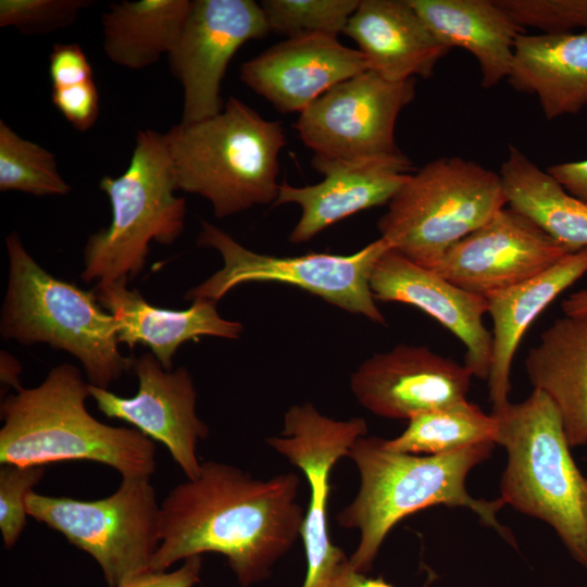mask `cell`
Returning a JSON list of instances; mask_svg holds the SVG:
<instances>
[{
  "label": "cell",
  "instance_id": "1",
  "mask_svg": "<svg viewBox=\"0 0 587 587\" xmlns=\"http://www.w3.org/2000/svg\"><path fill=\"white\" fill-rule=\"evenodd\" d=\"M299 476L258 479L215 461L173 487L160 504V545L151 571L204 552L221 553L242 587L268 578L274 564L301 536L304 511Z\"/></svg>",
  "mask_w": 587,
  "mask_h": 587
},
{
  "label": "cell",
  "instance_id": "2",
  "mask_svg": "<svg viewBox=\"0 0 587 587\" xmlns=\"http://www.w3.org/2000/svg\"><path fill=\"white\" fill-rule=\"evenodd\" d=\"M495 445L485 442L448 453L417 455L390 450L379 437H360L347 455L359 471L360 488L337 515L341 527L360 533L359 544L349 558L351 567L367 574L397 523L438 504L470 509L485 525L516 546L512 533L497 519L503 500L473 498L465 487L469 472L489 458Z\"/></svg>",
  "mask_w": 587,
  "mask_h": 587
},
{
  "label": "cell",
  "instance_id": "3",
  "mask_svg": "<svg viewBox=\"0 0 587 587\" xmlns=\"http://www.w3.org/2000/svg\"><path fill=\"white\" fill-rule=\"evenodd\" d=\"M89 383L72 364L53 367L33 388H20L0 407V464L21 466L91 461L123 478L151 477L157 447L136 428L111 426L86 408Z\"/></svg>",
  "mask_w": 587,
  "mask_h": 587
},
{
  "label": "cell",
  "instance_id": "4",
  "mask_svg": "<svg viewBox=\"0 0 587 587\" xmlns=\"http://www.w3.org/2000/svg\"><path fill=\"white\" fill-rule=\"evenodd\" d=\"M165 135L177 189L205 198L216 217L274 204L286 145L279 122L229 97L218 114L180 122Z\"/></svg>",
  "mask_w": 587,
  "mask_h": 587
},
{
  "label": "cell",
  "instance_id": "5",
  "mask_svg": "<svg viewBox=\"0 0 587 587\" xmlns=\"http://www.w3.org/2000/svg\"><path fill=\"white\" fill-rule=\"evenodd\" d=\"M492 414L499 424L497 444L508 453L500 498L549 524L587 570V480L571 455L558 409L534 389L524 401Z\"/></svg>",
  "mask_w": 587,
  "mask_h": 587
},
{
  "label": "cell",
  "instance_id": "6",
  "mask_svg": "<svg viewBox=\"0 0 587 587\" xmlns=\"http://www.w3.org/2000/svg\"><path fill=\"white\" fill-rule=\"evenodd\" d=\"M9 280L0 316L5 340L47 344L74 355L88 383L108 389L133 370L135 359L121 353L117 321L93 291L46 272L27 252L17 232L5 238Z\"/></svg>",
  "mask_w": 587,
  "mask_h": 587
},
{
  "label": "cell",
  "instance_id": "7",
  "mask_svg": "<svg viewBox=\"0 0 587 587\" xmlns=\"http://www.w3.org/2000/svg\"><path fill=\"white\" fill-rule=\"evenodd\" d=\"M99 187L110 201L112 218L89 236L80 278L133 279L145 268L152 241L171 245L184 230L186 201L175 195L166 135L139 130L124 173L103 176Z\"/></svg>",
  "mask_w": 587,
  "mask_h": 587
},
{
  "label": "cell",
  "instance_id": "8",
  "mask_svg": "<svg viewBox=\"0 0 587 587\" xmlns=\"http://www.w3.org/2000/svg\"><path fill=\"white\" fill-rule=\"evenodd\" d=\"M505 205L499 173L463 158H439L410 175L377 226L391 249L433 268Z\"/></svg>",
  "mask_w": 587,
  "mask_h": 587
},
{
  "label": "cell",
  "instance_id": "9",
  "mask_svg": "<svg viewBox=\"0 0 587 587\" xmlns=\"http://www.w3.org/2000/svg\"><path fill=\"white\" fill-rule=\"evenodd\" d=\"M29 516L92 557L109 587L151 571L160 545V504L150 477L123 478L112 495L78 500L30 491Z\"/></svg>",
  "mask_w": 587,
  "mask_h": 587
},
{
  "label": "cell",
  "instance_id": "10",
  "mask_svg": "<svg viewBox=\"0 0 587 587\" xmlns=\"http://www.w3.org/2000/svg\"><path fill=\"white\" fill-rule=\"evenodd\" d=\"M198 245L215 249L223 266L204 282L188 290L185 298L217 302L236 286L274 282L296 286L345 311L385 324L370 288V276L376 261L390 245L378 238L349 255L308 253L276 257L247 249L230 235L201 222Z\"/></svg>",
  "mask_w": 587,
  "mask_h": 587
},
{
  "label": "cell",
  "instance_id": "11",
  "mask_svg": "<svg viewBox=\"0 0 587 587\" xmlns=\"http://www.w3.org/2000/svg\"><path fill=\"white\" fill-rule=\"evenodd\" d=\"M367 433L362 417L333 420L311 402L291 405L284 416L279 436L266 442L305 475L310 500L301 528L307 559L302 587H325L338 566L348 558L330 541L328 500L330 473L339 459Z\"/></svg>",
  "mask_w": 587,
  "mask_h": 587
},
{
  "label": "cell",
  "instance_id": "12",
  "mask_svg": "<svg viewBox=\"0 0 587 587\" xmlns=\"http://www.w3.org/2000/svg\"><path fill=\"white\" fill-rule=\"evenodd\" d=\"M414 97V78L389 82L366 71L319 97L300 113L295 127L314 155L355 159L395 153L398 115Z\"/></svg>",
  "mask_w": 587,
  "mask_h": 587
},
{
  "label": "cell",
  "instance_id": "13",
  "mask_svg": "<svg viewBox=\"0 0 587 587\" xmlns=\"http://www.w3.org/2000/svg\"><path fill=\"white\" fill-rule=\"evenodd\" d=\"M268 34L264 13L253 0H193L178 40L166 55L184 90L182 122L218 114L222 80L246 42Z\"/></svg>",
  "mask_w": 587,
  "mask_h": 587
},
{
  "label": "cell",
  "instance_id": "14",
  "mask_svg": "<svg viewBox=\"0 0 587 587\" xmlns=\"http://www.w3.org/2000/svg\"><path fill=\"white\" fill-rule=\"evenodd\" d=\"M571 252L505 205L449 248L432 270L487 299L540 274Z\"/></svg>",
  "mask_w": 587,
  "mask_h": 587
},
{
  "label": "cell",
  "instance_id": "15",
  "mask_svg": "<svg viewBox=\"0 0 587 587\" xmlns=\"http://www.w3.org/2000/svg\"><path fill=\"white\" fill-rule=\"evenodd\" d=\"M138 391L126 398L89 384L98 410L125 421L152 440L163 444L187 479L200 474L197 446L209 435L196 412L197 391L189 371L165 370L152 352L134 361Z\"/></svg>",
  "mask_w": 587,
  "mask_h": 587
},
{
  "label": "cell",
  "instance_id": "16",
  "mask_svg": "<svg viewBox=\"0 0 587 587\" xmlns=\"http://www.w3.org/2000/svg\"><path fill=\"white\" fill-rule=\"evenodd\" d=\"M473 375L429 348L398 345L375 353L352 373L357 401L373 414L411 420L466 399Z\"/></svg>",
  "mask_w": 587,
  "mask_h": 587
},
{
  "label": "cell",
  "instance_id": "17",
  "mask_svg": "<svg viewBox=\"0 0 587 587\" xmlns=\"http://www.w3.org/2000/svg\"><path fill=\"white\" fill-rule=\"evenodd\" d=\"M312 166L323 175L320 183L296 187L282 182L273 204L300 207V218L288 237L292 243L307 242L360 211L388 204L414 172L400 150L355 159L314 155Z\"/></svg>",
  "mask_w": 587,
  "mask_h": 587
},
{
  "label": "cell",
  "instance_id": "18",
  "mask_svg": "<svg viewBox=\"0 0 587 587\" xmlns=\"http://www.w3.org/2000/svg\"><path fill=\"white\" fill-rule=\"evenodd\" d=\"M370 288L375 300L410 304L438 321L463 344L464 365L473 377L488 379L492 337L483 323L488 310L486 298L462 289L391 248L376 261Z\"/></svg>",
  "mask_w": 587,
  "mask_h": 587
},
{
  "label": "cell",
  "instance_id": "19",
  "mask_svg": "<svg viewBox=\"0 0 587 587\" xmlns=\"http://www.w3.org/2000/svg\"><path fill=\"white\" fill-rule=\"evenodd\" d=\"M369 71L364 55L336 36L287 38L240 67L241 82L282 113H301L336 85Z\"/></svg>",
  "mask_w": 587,
  "mask_h": 587
},
{
  "label": "cell",
  "instance_id": "20",
  "mask_svg": "<svg viewBox=\"0 0 587 587\" xmlns=\"http://www.w3.org/2000/svg\"><path fill=\"white\" fill-rule=\"evenodd\" d=\"M128 280L99 282L92 290L100 305L117 321V340L130 349L149 347L162 366L172 371L173 357L187 340L201 336L239 338L243 327L237 321L223 319L216 302L193 299L185 310L150 304L137 289L127 288Z\"/></svg>",
  "mask_w": 587,
  "mask_h": 587
},
{
  "label": "cell",
  "instance_id": "21",
  "mask_svg": "<svg viewBox=\"0 0 587 587\" xmlns=\"http://www.w3.org/2000/svg\"><path fill=\"white\" fill-rule=\"evenodd\" d=\"M372 71L389 82L428 78L448 52L408 0H360L344 32Z\"/></svg>",
  "mask_w": 587,
  "mask_h": 587
},
{
  "label": "cell",
  "instance_id": "22",
  "mask_svg": "<svg viewBox=\"0 0 587 587\" xmlns=\"http://www.w3.org/2000/svg\"><path fill=\"white\" fill-rule=\"evenodd\" d=\"M587 273V248L571 252L540 274L487 298L492 322L488 382L492 410L509 403L510 373L527 328L565 289Z\"/></svg>",
  "mask_w": 587,
  "mask_h": 587
},
{
  "label": "cell",
  "instance_id": "23",
  "mask_svg": "<svg viewBox=\"0 0 587 587\" xmlns=\"http://www.w3.org/2000/svg\"><path fill=\"white\" fill-rule=\"evenodd\" d=\"M408 1L442 46L464 49L475 58L484 88L508 78L516 40L526 29L496 0Z\"/></svg>",
  "mask_w": 587,
  "mask_h": 587
},
{
  "label": "cell",
  "instance_id": "24",
  "mask_svg": "<svg viewBox=\"0 0 587 587\" xmlns=\"http://www.w3.org/2000/svg\"><path fill=\"white\" fill-rule=\"evenodd\" d=\"M507 79L537 97L547 120L579 112L587 107V32L522 34Z\"/></svg>",
  "mask_w": 587,
  "mask_h": 587
},
{
  "label": "cell",
  "instance_id": "25",
  "mask_svg": "<svg viewBox=\"0 0 587 587\" xmlns=\"http://www.w3.org/2000/svg\"><path fill=\"white\" fill-rule=\"evenodd\" d=\"M534 389L558 409L570 447L587 444V314L563 315L525 359Z\"/></svg>",
  "mask_w": 587,
  "mask_h": 587
},
{
  "label": "cell",
  "instance_id": "26",
  "mask_svg": "<svg viewBox=\"0 0 587 587\" xmlns=\"http://www.w3.org/2000/svg\"><path fill=\"white\" fill-rule=\"evenodd\" d=\"M499 174L509 208L571 251L587 248V201L569 193L512 145Z\"/></svg>",
  "mask_w": 587,
  "mask_h": 587
},
{
  "label": "cell",
  "instance_id": "27",
  "mask_svg": "<svg viewBox=\"0 0 587 587\" xmlns=\"http://www.w3.org/2000/svg\"><path fill=\"white\" fill-rule=\"evenodd\" d=\"M191 2L138 0L110 3L101 16L105 55L129 70L154 64L176 45Z\"/></svg>",
  "mask_w": 587,
  "mask_h": 587
},
{
  "label": "cell",
  "instance_id": "28",
  "mask_svg": "<svg viewBox=\"0 0 587 587\" xmlns=\"http://www.w3.org/2000/svg\"><path fill=\"white\" fill-rule=\"evenodd\" d=\"M499 424L467 399L432 410L409 420L408 427L385 446L404 453L441 454L470 446L497 444Z\"/></svg>",
  "mask_w": 587,
  "mask_h": 587
},
{
  "label": "cell",
  "instance_id": "29",
  "mask_svg": "<svg viewBox=\"0 0 587 587\" xmlns=\"http://www.w3.org/2000/svg\"><path fill=\"white\" fill-rule=\"evenodd\" d=\"M70 184L58 170L54 153L21 137L0 120V190L36 197L66 196Z\"/></svg>",
  "mask_w": 587,
  "mask_h": 587
},
{
  "label": "cell",
  "instance_id": "30",
  "mask_svg": "<svg viewBox=\"0 0 587 587\" xmlns=\"http://www.w3.org/2000/svg\"><path fill=\"white\" fill-rule=\"evenodd\" d=\"M360 0H262L268 33L287 38L344 33Z\"/></svg>",
  "mask_w": 587,
  "mask_h": 587
},
{
  "label": "cell",
  "instance_id": "31",
  "mask_svg": "<svg viewBox=\"0 0 587 587\" xmlns=\"http://www.w3.org/2000/svg\"><path fill=\"white\" fill-rule=\"evenodd\" d=\"M91 0H1L0 26L25 35L58 32L74 24Z\"/></svg>",
  "mask_w": 587,
  "mask_h": 587
},
{
  "label": "cell",
  "instance_id": "32",
  "mask_svg": "<svg viewBox=\"0 0 587 587\" xmlns=\"http://www.w3.org/2000/svg\"><path fill=\"white\" fill-rule=\"evenodd\" d=\"M524 29L541 34L587 32V0H496Z\"/></svg>",
  "mask_w": 587,
  "mask_h": 587
},
{
  "label": "cell",
  "instance_id": "33",
  "mask_svg": "<svg viewBox=\"0 0 587 587\" xmlns=\"http://www.w3.org/2000/svg\"><path fill=\"white\" fill-rule=\"evenodd\" d=\"M45 466H0V532L7 549L15 546L27 522L26 497L42 479Z\"/></svg>",
  "mask_w": 587,
  "mask_h": 587
},
{
  "label": "cell",
  "instance_id": "34",
  "mask_svg": "<svg viewBox=\"0 0 587 587\" xmlns=\"http://www.w3.org/2000/svg\"><path fill=\"white\" fill-rule=\"evenodd\" d=\"M51 100L55 109L77 130H88L99 116V93L93 79L52 88Z\"/></svg>",
  "mask_w": 587,
  "mask_h": 587
},
{
  "label": "cell",
  "instance_id": "35",
  "mask_svg": "<svg viewBox=\"0 0 587 587\" xmlns=\"http://www.w3.org/2000/svg\"><path fill=\"white\" fill-rule=\"evenodd\" d=\"M48 72L52 88L67 87L93 79L88 58L77 43H57L49 54Z\"/></svg>",
  "mask_w": 587,
  "mask_h": 587
},
{
  "label": "cell",
  "instance_id": "36",
  "mask_svg": "<svg viewBox=\"0 0 587 587\" xmlns=\"http://www.w3.org/2000/svg\"><path fill=\"white\" fill-rule=\"evenodd\" d=\"M202 558L195 555L172 572L149 571L118 587H193L200 582Z\"/></svg>",
  "mask_w": 587,
  "mask_h": 587
},
{
  "label": "cell",
  "instance_id": "37",
  "mask_svg": "<svg viewBox=\"0 0 587 587\" xmlns=\"http://www.w3.org/2000/svg\"><path fill=\"white\" fill-rule=\"evenodd\" d=\"M547 172L569 193L587 201V160L553 164Z\"/></svg>",
  "mask_w": 587,
  "mask_h": 587
},
{
  "label": "cell",
  "instance_id": "38",
  "mask_svg": "<svg viewBox=\"0 0 587 587\" xmlns=\"http://www.w3.org/2000/svg\"><path fill=\"white\" fill-rule=\"evenodd\" d=\"M325 587H395L383 577H369L357 572L349 564V558L341 563Z\"/></svg>",
  "mask_w": 587,
  "mask_h": 587
},
{
  "label": "cell",
  "instance_id": "39",
  "mask_svg": "<svg viewBox=\"0 0 587 587\" xmlns=\"http://www.w3.org/2000/svg\"><path fill=\"white\" fill-rule=\"evenodd\" d=\"M22 373V366L13 355L7 351L0 353V380L2 388L4 386V392L13 388L15 391L22 388L20 383V375Z\"/></svg>",
  "mask_w": 587,
  "mask_h": 587
},
{
  "label": "cell",
  "instance_id": "40",
  "mask_svg": "<svg viewBox=\"0 0 587 587\" xmlns=\"http://www.w3.org/2000/svg\"><path fill=\"white\" fill-rule=\"evenodd\" d=\"M564 315L587 314V288L567 296L561 303Z\"/></svg>",
  "mask_w": 587,
  "mask_h": 587
},
{
  "label": "cell",
  "instance_id": "41",
  "mask_svg": "<svg viewBox=\"0 0 587 587\" xmlns=\"http://www.w3.org/2000/svg\"><path fill=\"white\" fill-rule=\"evenodd\" d=\"M586 480H587V478H586Z\"/></svg>",
  "mask_w": 587,
  "mask_h": 587
}]
</instances>
